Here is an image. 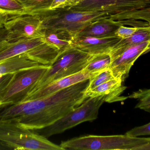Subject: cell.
<instances>
[{"instance_id": "1", "label": "cell", "mask_w": 150, "mask_h": 150, "mask_svg": "<svg viewBox=\"0 0 150 150\" xmlns=\"http://www.w3.org/2000/svg\"><path fill=\"white\" fill-rule=\"evenodd\" d=\"M89 83L88 79L44 97L0 107V121H13L31 130L45 127L87 99Z\"/></svg>"}, {"instance_id": "2", "label": "cell", "mask_w": 150, "mask_h": 150, "mask_svg": "<svg viewBox=\"0 0 150 150\" xmlns=\"http://www.w3.org/2000/svg\"><path fill=\"white\" fill-rule=\"evenodd\" d=\"M35 14L41 18L45 30L63 31L69 33L74 40L89 24L110 16L105 12L79 11L68 7L47 10Z\"/></svg>"}, {"instance_id": "3", "label": "cell", "mask_w": 150, "mask_h": 150, "mask_svg": "<svg viewBox=\"0 0 150 150\" xmlns=\"http://www.w3.org/2000/svg\"><path fill=\"white\" fill-rule=\"evenodd\" d=\"M150 143V137L126 134L88 135L62 141L60 145L64 150H137Z\"/></svg>"}, {"instance_id": "4", "label": "cell", "mask_w": 150, "mask_h": 150, "mask_svg": "<svg viewBox=\"0 0 150 150\" xmlns=\"http://www.w3.org/2000/svg\"><path fill=\"white\" fill-rule=\"evenodd\" d=\"M0 141L10 150H64L60 145L13 121H0Z\"/></svg>"}, {"instance_id": "5", "label": "cell", "mask_w": 150, "mask_h": 150, "mask_svg": "<svg viewBox=\"0 0 150 150\" xmlns=\"http://www.w3.org/2000/svg\"><path fill=\"white\" fill-rule=\"evenodd\" d=\"M92 55L74 45L60 52L31 92L83 70Z\"/></svg>"}, {"instance_id": "6", "label": "cell", "mask_w": 150, "mask_h": 150, "mask_svg": "<svg viewBox=\"0 0 150 150\" xmlns=\"http://www.w3.org/2000/svg\"><path fill=\"white\" fill-rule=\"evenodd\" d=\"M105 100V97L103 96L88 98L80 105L52 124L33 131L47 138L61 134L83 122L93 121L98 118L99 110Z\"/></svg>"}, {"instance_id": "7", "label": "cell", "mask_w": 150, "mask_h": 150, "mask_svg": "<svg viewBox=\"0 0 150 150\" xmlns=\"http://www.w3.org/2000/svg\"><path fill=\"white\" fill-rule=\"evenodd\" d=\"M49 68V65L41 64L16 72L0 96V107L22 102Z\"/></svg>"}, {"instance_id": "8", "label": "cell", "mask_w": 150, "mask_h": 150, "mask_svg": "<svg viewBox=\"0 0 150 150\" xmlns=\"http://www.w3.org/2000/svg\"><path fill=\"white\" fill-rule=\"evenodd\" d=\"M69 9L83 11H102L110 15L150 7V0H70Z\"/></svg>"}, {"instance_id": "9", "label": "cell", "mask_w": 150, "mask_h": 150, "mask_svg": "<svg viewBox=\"0 0 150 150\" xmlns=\"http://www.w3.org/2000/svg\"><path fill=\"white\" fill-rule=\"evenodd\" d=\"M150 52V40L128 47L122 50H111L109 68L115 78L124 82L129 76L131 67L142 55Z\"/></svg>"}, {"instance_id": "10", "label": "cell", "mask_w": 150, "mask_h": 150, "mask_svg": "<svg viewBox=\"0 0 150 150\" xmlns=\"http://www.w3.org/2000/svg\"><path fill=\"white\" fill-rule=\"evenodd\" d=\"M97 72L90 73L83 69L74 75L62 77L44 87L30 92L23 101L37 99L49 96L71 85L89 79Z\"/></svg>"}, {"instance_id": "11", "label": "cell", "mask_w": 150, "mask_h": 150, "mask_svg": "<svg viewBox=\"0 0 150 150\" xmlns=\"http://www.w3.org/2000/svg\"><path fill=\"white\" fill-rule=\"evenodd\" d=\"M13 25L9 32L15 38H44L45 29L42 20L38 15L28 14Z\"/></svg>"}, {"instance_id": "12", "label": "cell", "mask_w": 150, "mask_h": 150, "mask_svg": "<svg viewBox=\"0 0 150 150\" xmlns=\"http://www.w3.org/2000/svg\"><path fill=\"white\" fill-rule=\"evenodd\" d=\"M121 39L116 36L105 38L79 37L74 40L73 45L91 55L109 53Z\"/></svg>"}, {"instance_id": "13", "label": "cell", "mask_w": 150, "mask_h": 150, "mask_svg": "<svg viewBox=\"0 0 150 150\" xmlns=\"http://www.w3.org/2000/svg\"><path fill=\"white\" fill-rule=\"evenodd\" d=\"M45 41L44 38L11 40L0 46V62L26 53Z\"/></svg>"}, {"instance_id": "14", "label": "cell", "mask_w": 150, "mask_h": 150, "mask_svg": "<svg viewBox=\"0 0 150 150\" xmlns=\"http://www.w3.org/2000/svg\"><path fill=\"white\" fill-rule=\"evenodd\" d=\"M121 80L114 78L97 86L90 90H86L85 96L87 98L91 97L104 96L105 102L108 103L123 101L128 97L122 95L127 87L122 85Z\"/></svg>"}, {"instance_id": "15", "label": "cell", "mask_w": 150, "mask_h": 150, "mask_svg": "<svg viewBox=\"0 0 150 150\" xmlns=\"http://www.w3.org/2000/svg\"><path fill=\"white\" fill-rule=\"evenodd\" d=\"M122 25L120 23L112 20L109 17L100 18L92 22L86 26L79 33L77 38H105L115 36V33L116 30Z\"/></svg>"}, {"instance_id": "16", "label": "cell", "mask_w": 150, "mask_h": 150, "mask_svg": "<svg viewBox=\"0 0 150 150\" xmlns=\"http://www.w3.org/2000/svg\"><path fill=\"white\" fill-rule=\"evenodd\" d=\"M40 65L41 64L30 59L27 54H22L0 62V75Z\"/></svg>"}, {"instance_id": "17", "label": "cell", "mask_w": 150, "mask_h": 150, "mask_svg": "<svg viewBox=\"0 0 150 150\" xmlns=\"http://www.w3.org/2000/svg\"><path fill=\"white\" fill-rule=\"evenodd\" d=\"M60 52L55 47L45 41L26 54L34 61L43 65H50Z\"/></svg>"}, {"instance_id": "18", "label": "cell", "mask_w": 150, "mask_h": 150, "mask_svg": "<svg viewBox=\"0 0 150 150\" xmlns=\"http://www.w3.org/2000/svg\"><path fill=\"white\" fill-rule=\"evenodd\" d=\"M44 39L60 52L74 45V39L67 33L57 30H45Z\"/></svg>"}, {"instance_id": "19", "label": "cell", "mask_w": 150, "mask_h": 150, "mask_svg": "<svg viewBox=\"0 0 150 150\" xmlns=\"http://www.w3.org/2000/svg\"><path fill=\"white\" fill-rule=\"evenodd\" d=\"M150 40V25L140 27L128 38L121 39L111 50H122L136 44Z\"/></svg>"}, {"instance_id": "20", "label": "cell", "mask_w": 150, "mask_h": 150, "mask_svg": "<svg viewBox=\"0 0 150 150\" xmlns=\"http://www.w3.org/2000/svg\"><path fill=\"white\" fill-rule=\"evenodd\" d=\"M111 59L109 53L93 55L86 66L84 70L90 73L99 72L109 68Z\"/></svg>"}, {"instance_id": "21", "label": "cell", "mask_w": 150, "mask_h": 150, "mask_svg": "<svg viewBox=\"0 0 150 150\" xmlns=\"http://www.w3.org/2000/svg\"><path fill=\"white\" fill-rule=\"evenodd\" d=\"M109 18L113 21L128 19L142 20L150 25V7L111 15Z\"/></svg>"}, {"instance_id": "22", "label": "cell", "mask_w": 150, "mask_h": 150, "mask_svg": "<svg viewBox=\"0 0 150 150\" xmlns=\"http://www.w3.org/2000/svg\"><path fill=\"white\" fill-rule=\"evenodd\" d=\"M23 4L26 14H35L49 9L53 0H18Z\"/></svg>"}, {"instance_id": "23", "label": "cell", "mask_w": 150, "mask_h": 150, "mask_svg": "<svg viewBox=\"0 0 150 150\" xmlns=\"http://www.w3.org/2000/svg\"><path fill=\"white\" fill-rule=\"evenodd\" d=\"M128 97V98L134 99L138 101L136 108L144 110L150 114V89H140L134 92Z\"/></svg>"}, {"instance_id": "24", "label": "cell", "mask_w": 150, "mask_h": 150, "mask_svg": "<svg viewBox=\"0 0 150 150\" xmlns=\"http://www.w3.org/2000/svg\"><path fill=\"white\" fill-rule=\"evenodd\" d=\"M115 77L110 68L97 72L89 78V83L86 90H90Z\"/></svg>"}, {"instance_id": "25", "label": "cell", "mask_w": 150, "mask_h": 150, "mask_svg": "<svg viewBox=\"0 0 150 150\" xmlns=\"http://www.w3.org/2000/svg\"><path fill=\"white\" fill-rule=\"evenodd\" d=\"M125 134L134 137H140L141 136L150 135V122L143 125L136 127L129 131Z\"/></svg>"}, {"instance_id": "26", "label": "cell", "mask_w": 150, "mask_h": 150, "mask_svg": "<svg viewBox=\"0 0 150 150\" xmlns=\"http://www.w3.org/2000/svg\"><path fill=\"white\" fill-rule=\"evenodd\" d=\"M140 27H127L123 25L120 26L115 31V35L121 39L128 38L134 34Z\"/></svg>"}, {"instance_id": "27", "label": "cell", "mask_w": 150, "mask_h": 150, "mask_svg": "<svg viewBox=\"0 0 150 150\" xmlns=\"http://www.w3.org/2000/svg\"><path fill=\"white\" fill-rule=\"evenodd\" d=\"M0 7L12 10H24L23 5L18 0H0Z\"/></svg>"}, {"instance_id": "28", "label": "cell", "mask_w": 150, "mask_h": 150, "mask_svg": "<svg viewBox=\"0 0 150 150\" xmlns=\"http://www.w3.org/2000/svg\"><path fill=\"white\" fill-rule=\"evenodd\" d=\"M15 73H10L0 75V96L11 82Z\"/></svg>"}, {"instance_id": "29", "label": "cell", "mask_w": 150, "mask_h": 150, "mask_svg": "<svg viewBox=\"0 0 150 150\" xmlns=\"http://www.w3.org/2000/svg\"><path fill=\"white\" fill-rule=\"evenodd\" d=\"M71 5L70 0H53L49 10L63 9L70 7Z\"/></svg>"}, {"instance_id": "30", "label": "cell", "mask_w": 150, "mask_h": 150, "mask_svg": "<svg viewBox=\"0 0 150 150\" xmlns=\"http://www.w3.org/2000/svg\"><path fill=\"white\" fill-rule=\"evenodd\" d=\"M137 150H150V143L149 144L139 148Z\"/></svg>"}, {"instance_id": "31", "label": "cell", "mask_w": 150, "mask_h": 150, "mask_svg": "<svg viewBox=\"0 0 150 150\" xmlns=\"http://www.w3.org/2000/svg\"><path fill=\"white\" fill-rule=\"evenodd\" d=\"M0 150H10V149L6 145L0 141Z\"/></svg>"}, {"instance_id": "32", "label": "cell", "mask_w": 150, "mask_h": 150, "mask_svg": "<svg viewBox=\"0 0 150 150\" xmlns=\"http://www.w3.org/2000/svg\"><path fill=\"white\" fill-rule=\"evenodd\" d=\"M3 27V26L2 25L0 22V31H1Z\"/></svg>"}]
</instances>
